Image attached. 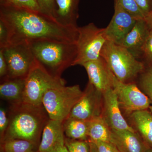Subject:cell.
<instances>
[{
  "instance_id": "21",
  "label": "cell",
  "mask_w": 152,
  "mask_h": 152,
  "mask_svg": "<svg viewBox=\"0 0 152 152\" xmlns=\"http://www.w3.org/2000/svg\"><path fill=\"white\" fill-rule=\"evenodd\" d=\"M66 137L80 140H88V121L69 117L63 122Z\"/></svg>"
},
{
  "instance_id": "9",
  "label": "cell",
  "mask_w": 152,
  "mask_h": 152,
  "mask_svg": "<svg viewBox=\"0 0 152 152\" xmlns=\"http://www.w3.org/2000/svg\"><path fill=\"white\" fill-rule=\"evenodd\" d=\"M113 73V72H112ZM113 88L116 94L120 107L129 114L150 109L151 102L146 95L135 83H125L112 75Z\"/></svg>"
},
{
  "instance_id": "1",
  "label": "cell",
  "mask_w": 152,
  "mask_h": 152,
  "mask_svg": "<svg viewBox=\"0 0 152 152\" xmlns=\"http://www.w3.org/2000/svg\"><path fill=\"white\" fill-rule=\"evenodd\" d=\"M0 19L10 33V45L21 42L48 40L77 42V28L59 24L39 12L0 5Z\"/></svg>"
},
{
  "instance_id": "5",
  "label": "cell",
  "mask_w": 152,
  "mask_h": 152,
  "mask_svg": "<svg viewBox=\"0 0 152 152\" xmlns=\"http://www.w3.org/2000/svg\"><path fill=\"white\" fill-rule=\"evenodd\" d=\"M79 85L58 86L50 89L44 95L42 105L50 119L63 122L83 94Z\"/></svg>"
},
{
  "instance_id": "4",
  "label": "cell",
  "mask_w": 152,
  "mask_h": 152,
  "mask_svg": "<svg viewBox=\"0 0 152 152\" xmlns=\"http://www.w3.org/2000/svg\"><path fill=\"white\" fill-rule=\"evenodd\" d=\"M100 56L117 79L125 83H134L146 68L144 63L127 49L108 40L101 50Z\"/></svg>"
},
{
  "instance_id": "26",
  "label": "cell",
  "mask_w": 152,
  "mask_h": 152,
  "mask_svg": "<svg viewBox=\"0 0 152 152\" xmlns=\"http://www.w3.org/2000/svg\"><path fill=\"white\" fill-rule=\"evenodd\" d=\"M65 144L70 152H89L88 140H80L65 137Z\"/></svg>"
},
{
  "instance_id": "30",
  "label": "cell",
  "mask_w": 152,
  "mask_h": 152,
  "mask_svg": "<svg viewBox=\"0 0 152 152\" xmlns=\"http://www.w3.org/2000/svg\"><path fill=\"white\" fill-rule=\"evenodd\" d=\"M9 124L8 115L4 109H0V140L4 137Z\"/></svg>"
},
{
  "instance_id": "6",
  "label": "cell",
  "mask_w": 152,
  "mask_h": 152,
  "mask_svg": "<svg viewBox=\"0 0 152 152\" xmlns=\"http://www.w3.org/2000/svg\"><path fill=\"white\" fill-rule=\"evenodd\" d=\"M65 84L64 79L51 75L36 60L25 79L23 103L43 105V98L48 90Z\"/></svg>"
},
{
  "instance_id": "14",
  "label": "cell",
  "mask_w": 152,
  "mask_h": 152,
  "mask_svg": "<svg viewBox=\"0 0 152 152\" xmlns=\"http://www.w3.org/2000/svg\"><path fill=\"white\" fill-rule=\"evenodd\" d=\"M150 30L145 19L137 20L132 29L118 45L127 49L137 59L140 58Z\"/></svg>"
},
{
  "instance_id": "23",
  "label": "cell",
  "mask_w": 152,
  "mask_h": 152,
  "mask_svg": "<svg viewBox=\"0 0 152 152\" xmlns=\"http://www.w3.org/2000/svg\"><path fill=\"white\" fill-rule=\"evenodd\" d=\"M139 84L140 89L150 99V109L152 111V66H146L145 70L139 76Z\"/></svg>"
},
{
  "instance_id": "32",
  "label": "cell",
  "mask_w": 152,
  "mask_h": 152,
  "mask_svg": "<svg viewBox=\"0 0 152 152\" xmlns=\"http://www.w3.org/2000/svg\"><path fill=\"white\" fill-rule=\"evenodd\" d=\"M0 77L1 81L8 78L7 65L1 49H0Z\"/></svg>"
},
{
  "instance_id": "33",
  "label": "cell",
  "mask_w": 152,
  "mask_h": 152,
  "mask_svg": "<svg viewBox=\"0 0 152 152\" xmlns=\"http://www.w3.org/2000/svg\"><path fill=\"white\" fill-rule=\"evenodd\" d=\"M145 18L152 10V0H135Z\"/></svg>"
},
{
  "instance_id": "7",
  "label": "cell",
  "mask_w": 152,
  "mask_h": 152,
  "mask_svg": "<svg viewBox=\"0 0 152 152\" xmlns=\"http://www.w3.org/2000/svg\"><path fill=\"white\" fill-rule=\"evenodd\" d=\"M78 31L77 55L74 66H82L87 62L97 59L107 40L104 28L97 27L94 23L78 27Z\"/></svg>"
},
{
  "instance_id": "29",
  "label": "cell",
  "mask_w": 152,
  "mask_h": 152,
  "mask_svg": "<svg viewBox=\"0 0 152 152\" xmlns=\"http://www.w3.org/2000/svg\"><path fill=\"white\" fill-rule=\"evenodd\" d=\"M10 45V33L8 27L4 21L0 19V48Z\"/></svg>"
},
{
  "instance_id": "20",
  "label": "cell",
  "mask_w": 152,
  "mask_h": 152,
  "mask_svg": "<svg viewBox=\"0 0 152 152\" xmlns=\"http://www.w3.org/2000/svg\"><path fill=\"white\" fill-rule=\"evenodd\" d=\"M112 135L111 129L102 116L88 121V136L89 140L94 142L112 143Z\"/></svg>"
},
{
  "instance_id": "25",
  "label": "cell",
  "mask_w": 152,
  "mask_h": 152,
  "mask_svg": "<svg viewBox=\"0 0 152 152\" xmlns=\"http://www.w3.org/2000/svg\"><path fill=\"white\" fill-rule=\"evenodd\" d=\"M0 5L26 9L40 12L36 0H0Z\"/></svg>"
},
{
  "instance_id": "16",
  "label": "cell",
  "mask_w": 152,
  "mask_h": 152,
  "mask_svg": "<svg viewBox=\"0 0 152 152\" xmlns=\"http://www.w3.org/2000/svg\"><path fill=\"white\" fill-rule=\"evenodd\" d=\"M80 0H56L54 18L59 24L77 28Z\"/></svg>"
},
{
  "instance_id": "22",
  "label": "cell",
  "mask_w": 152,
  "mask_h": 152,
  "mask_svg": "<svg viewBox=\"0 0 152 152\" xmlns=\"http://www.w3.org/2000/svg\"><path fill=\"white\" fill-rule=\"evenodd\" d=\"M0 148L5 152H38V149L32 143L18 139H11L1 142Z\"/></svg>"
},
{
  "instance_id": "27",
  "label": "cell",
  "mask_w": 152,
  "mask_h": 152,
  "mask_svg": "<svg viewBox=\"0 0 152 152\" xmlns=\"http://www.w3.org/2000/svg\"><path fill=\"white\" fill-rule=\"evenodd\" d=\"M140 58L143 60L146 66H152V28L142 49Z\"/></svg>"
},
{
  "instance_id": "3",
  "label": "cell",
  "mask_w": 152,
  "mask_h": 152,
  "mask_svg": "<svg viewBox=\"0 0 152 152\" xmlns=\"http://www.w3.org/2000/svg\"><path fill=\"white\" fill-rule=\"evenodd\" d=\"M29 43L36 61L53 77L61 78L65 70L74 66L77 42L43 40Z\"/></svg>"
},
{
  "instance_id": "12",
  "label": "cell",
  "mask_w": 152,
  "mask_h": 152,
  "mask_svg": "<svg viewBox=\"0 0 152 152\" xmlns=\"http://www.w3.org/2000/svg\"><path fill=\"white\" fill-rule=\"evenodd\" d=\"M103 108L102 116L111 129L136 132L128 124L121 111L118 96L113 88L103 93Z\"/></svg>"
},
{
  "instance_id": "13",
  "label": "cell",
  "mask_w": 152,
  "mask_h": 152,
  "mask_svg": "<svg viewBox=\"0 0 152 152\" xmlns=\"http://www.w3.org/2000/svg\"><path fill=\"white\" fill-rule=\"evenodd\" d=\"M88 76L89 82L99 91L103 93L113 88V73L103 58L100 56L97 59L83 64Z\"/></svg>"
},
{
  "instance_id": "11",
  "label": "cell",
  "mask_w": 152,
  "mask_h": 152,
  "mask_svg": "<svg viewBox=\"0 0 152 152\" xmlns=\"http://www.w3.org/2000/svg\"><path fill=\"white\" fill-rule=\"evenodd\" d=\"M114 14L107 26L104 28L108 40L119 44L132 29L137 20L114 1Z\"/></svg>"
},
{
  "instance_id": "10",
  "label": "cell",
  "mask_w": 152,
  "mask_h": 152,
  "mask_svg": "<svg viewBox=\"0 0 152 152\" xmlns=\"http://www.w3.org/2000/svg\"><path fill=\"white\" fill-rule=\"evenodd\" d=\"M83 94L73 108L69 117L89 121L102 116L103 108V93L89 82Z\"/></svg>"
},
{
  "instance_id": "37",
  "label": "cell",
  "mask_w": 152,
  "mask_h": 152,
  "mask_svg": "<svg viewBox=\"0 0 152 152\" xmlns=\"http://www.w3.org/2000/svg\"><path fill=\"white\" fill-rule=\"evenodd\" d=\"M145 152H152V148H149Z\"/></svg>"
},
{
  "instance_id": "2",
  "label": "cell",
  "mask_w": 152,
  "mask_h": 152,
  "mask_svg": "<svg viewBox=\"0 0 152 152\" xmlns=\"http://www.w3.org/2000/svg\"><path fill=\"white\" fill-rule=\"evenodd\" d=\"M8 115V127L0 142L11 139L25 140L38 148L44 128L50 120L44 106L23 102L11 105Z\"/></svg>"
},
{
  "instance_id": "36",
  "label": "cell",
  "mask_w": 152,
  "mask_h": 152,
  "mask_svg": "<svg viewBox=\"0 0 152 152\" xmlns=\"http://www.w3.org/2000/svg\"><path fill=\"white\" fill-rule=\"evenodd\" d=\"M88 141L89 144V152H99L97 147L95 143L89 139L88 140Z\"/></svg>"
},
{
  "instance_id": "19",
  "label": "cell",
  "mask_w": 152,
  "mask_h": 152,
  "mask_svg": "<svg viewBox=\"0 0 152 152\" xmlns=\"http://www.w3.org/2000/svg\"><path fill=\"white\" fill-rule=\"evenodd\" d=\"M133 124L146 144L152 148V113L148 110L131 114Z\"/></svg>"
},
{
  "instance_id": "15",
  "label": "cell",
  "mask_w": 152,
  "mask_h": 152,
  "mask_svg": "<svg viewBox=\"0 0 152 152\" xmlns=\"http://www.w3.org/2000/svg\"><path fill=\"white\" fill-rule=\"evenodd\" d=\"M112 143L121 152H145L150 147L136 132L112 129Z\"/></svg>"
},
{
  "instance_id": "35",
  "label": "cell",
  "mask_w": 152,
  "mask_h": 152,
  "mask_svg": "<svg viewBox=\"0 0 152 152\" xmlns=\"http://www.w3.org/2000/svg\"><path fill=\"white\" fill-rule=\"evenodd\" d=\"M145 20L149 27L151 29L152 28V10L145 17Z\"/></svg>"
},
{
  "instance_id": "17",
  "label": "cell",
  "mask_w": 152,
  "mask_h": 152,
  "mask_svg": "<svg viewBox=\"0 0 152 152\" xmlns=\"http://www.w3.org/2000/svg\"><path fill=\"white\" fill-rule=\"evenodd\" d=\"M63 122L50 119L44 128L38 152H55L60 142L65 140Z\"/></svg>"
},
{
  "instance_id": "18",
  "label": "cell",
  "mask_w": 152,
  "mask_h": 152,
  "mask_svg": "<svg viewBox=\"0 0 152 152\" xmlns=\"http://www.w3.org/2000/svg\"><path fill=\"white\" fill-rule=\"evenodd\" d=\"M26 78H7L1 81L0 96L11 105L23 102Z\"/></svg>"
},
{
  "instance_id": "24",
  "label": "cell",
  "mask_w": 152,
  "mask_h": 152,
  "mask_svg": "<svg viewBox=\"0 0 152 152\" xmlns=\"http://www.w3.org/2000/svg\"><path fill=\"white\" fill-rule=\"evenodd\" d=\"M124 10L137 20L145 19L143 13L135 0H115Z\"/></svg>"
},
{
  "instance_id": "8",
  "label": "cell",
  "mask_w": 152,
  "mask_h": 152,
  "mask_svg": "<svg viewBox=\"0 0 152 152\" xmlns=\"http://www.w3.org/2000/svg\"><path fill=\"white\" fill-rule=\"evenodd\" d=\"M8 66V78H26L36 61L28 42L10 44L0 48Z\"/></svg>"
},
{
  "instance_id": "28",
  "label": "cell",
  "mask_w": 152,
  "mask_h": 152,
  "mask_svg": "<svg viewBox=\"0 0 152 152\" xmlns=\"http://www.w3.org/2000/svg\"><path fill=\"white\" fill-rule=\"evenodd\" d=\"M41 13L50 18H54L56 0H36Z\"/></svg>"
},
{
  "instance_id": "38",
  "label": "cell",
  "mask_w": 152,
  "mask_h": 152,
  "mask_svg": "<svg viewBox=\"0 0 152 152\" xmlns=\"http://www.w3.org/2000/svg\"><path fill=\"white\" fill-rule=\"evenodd\" d=\"M0 152H5L4 151V150L1 148H0Z\"/></svg>"
},
{
  "instance_id": "34",
  "label": "cell",
  "mask_w": 152,
  "mask_h": 152,
  "mask_svg": "<svg viewBox=\"0 0 152 152\" xmlns=\"http://www.w3.org/2000/svg\"><path fill=\"white\" fill-rule=\"evenodd\" d=\"M55 152H70L65 144V140L61 141L58 144Z\"/></svg>"
},
{
  "instance_id": "31",
  "label": "cell",
  "mask_w": 152,
  "mask_h": 152,
  "mask_svg": "<svg viewBox=\"0 0 152 152\" xmlns=\"http://www.w3.org/2000/svg\"><path fill=\"white\" fill-rule=\"evenodd\" d=\"M94 142L97 147L99 152H121L116 146L112 143L101 141Z\"/></svg>"
}]
</instances>
